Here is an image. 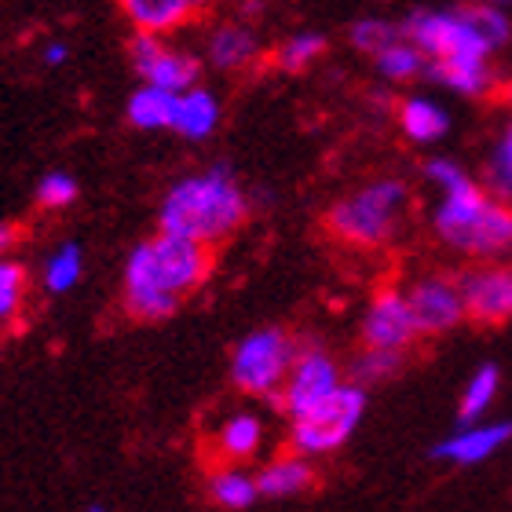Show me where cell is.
I'll return each mask as SVG.
<instances>
[{"instance_id":"obj_1","label":"cell","mask_w":512,"mask_h":512,"mask_svg":"<svg viewBox=\"0 0 512 512\" xmlns=\"http://www.w3.org/2000/svg\"><path fill=\"white\" fill-rule=\"evenodd\" d=\"M213 271V249L158 235L132 249L125 267V308L143 322L169 319Z\"/></svg>"},{"instance_id":"obj_20","label":"cell","mask_w":512,"mask_h":512,"mask_svg":"<svg viewBox=\"0 0 512 512\" xmlns=\"http://www.w3.org/2000/svg\"><path fill=\"white\" fill-rule=\"evenodd\" d=\"M209 59H213L220 70H238L256 59V37L246 26H220L209 41Z\"/></svg>"},{"instance_id":"obj_18","label":"cell","mask_w":512,"mask_h":512,"mask_svg":"<svg viewBox=\"0 0 512 512\" xmlns=\"http://www.w3.org/2000/svg\"><path fill=\"white\" fill-rule=\"evenodd\" d=\"M498 388H502V374H498V366L483 363L476 374L465 381L461 388V399H458V417L465 425H480L483 414L491 410V403L498 399Z\"/></svg>"},{"instance_id":"obj_5","label":"cell","mask_w":512,"mask_h":512,"mask_svg":"<svg viewBox=\"0 0 512 512\" xmlns=\"http://www.w3.org/2000/svg\"><path fill=\"white\" fill-rule=\"evenodd\" d=\"M366 414V388L344 381L330 399H322L319 406H311L308 414L293 417L289 428V447L300 458H319V454H333L341 450L352 432L359 428Z\"/></svg>"},{"instance_id":"obj_36","label":"cell","mask_w":512,"mask_h":512,"mask_svg":"<svg viewBox=\"0 0 512 512\" xmlns=\"http://www.w3.org/2000/svg\"><path fill=\"white\" fill-rule=\"evenodd\" d=\"M88 512H107V509H103V505H92V509H88Z\"/></svg>"},{"instance_id":"obj_22","label":"cell","mask_w":512,"mask_h":512,"mask_svg":"<svg viewBox=\"0 0 512 512\" xmlns=\"http://www.w3.org/2000/svg\"><path fill=\"white\" fill-rule=\"evenodd\" d=\"M209 494L220 509H249L256 502V476L242 469H216L209 480Z\"/></svg>"},{"instance_id":"obj_4","label":"cell","mask_w":512,"mask_h":512,"mask_svg":"<svg viewBox=\"0 0 512 512\" xmlns=\"http://www.w3.org/2000/svg\"><path fill=\"white\" fill-rule=\"evenodd\" d=\"M403 205H406L403 180H377L370 187H363V191L333 202V209L326 213V224L348 246L374 249L392 238Z\"/></svg>"},{"instance_id":"obj_8","label":"cell","mask_w":512,"mask_h":512,"mask_svg":"<svg viewBox=\"0 0 512 512\" xmlns=\"http://www.w3.org/2000/svg\"><path fill=\"white\" fill-rule=\"evenodd\" d=\"M465 319L476 326L512 322V264H476L458 275Z\"/></svg>"},{"instance_id":"obj_15","label":"cell","mask_w":512,"mask_h":512,"mask_svg":"<svg viewBox=\"0 0 512 512\" xmlns=\"http://www.w3.org/2000/svg\"><path fill=\"white\" fill-rule=\"evenodd\" d=\"M399 128H403L414 143H436V139L447 136L450 118H447V110L439 107V103H432V99L410 96V99H403V107H399Z\"/></svg>"},{"instance_id":"obj_26","label":"cell","mask_w":512,"mask_h":512,"mask_svg":"<svg viewBox=\"0 0 512 512\" xmlns=\"http://www.w3.org/2000/svg\"><path fill=\"white\" fill-rule=\"evenodd\" d=\"M461 11H465V19L472 22V30L487 41V48H491V52H498L502 44H509L512 22H509V15H505L502 8H494V4H469V8H461Z\"/></svg>"},{"instance_id":"obj_27","label":"cell","mask_w":512,"mask_h":512,"mask_svg":"<svg viewBox=\"0 0 512 512\" xmlns=\"http://www.w3.org/2000/svg\"><path fill=\"white\" fill-rule=\"evenodd\" d=\"M322 52H326V37L322 33H297V37L282 41V48L275 52V63L282 70H289V74H297V70H308Z\"/></svg>"},{"instance_id":"obj_32","label":"cell","mask_w":512,"mask_h":512,"mask_svg":"<svg viewBox=\"0 0 512 512\" xmlns=\"http://www.w3.org/2000/svg\"><path fill=\"white\" fill-rule=\"evenodd\" d=\"M425 180L432 183V187H439L443 194H454L461 191V187H469L472 176L465 169H461L458 161H450V158H432L425 165Z\"/></svg>"},{"instance_id":"obj_10","label":"cell","mask_w":512,"mask_h":512,"mask_svg":"<svg viewBox=\"0 0 512 512\" xmlns=\"http://www.w3.org/2000/svg\"><path fill=\"white\" fill-rule=\"evenodd\" d=\"M414 341H417V326H414V315H410L406 289L399 286L377 289L363 315V344L370 352L403 355Z\"/></svg>"},{"instance_id":"obj_34","label":"cell","mask_w":512,"mask_h":512,"mask_svg":"<svg viewBox=\"0 0 512 512\" xmlns=\"http://www.w3.org/2000/svg\"><path fill=\"white\" fill-rule=\"evenodd\" d=\"M15 242H19V227H15V224H0V253H8Z\"/></svg>"},{"instance_id":"obj_30","label":"cell","mask_w":512,"mask_h":512,"mask_svg":"<svg viewBox=\"0 0 512 512\" xmlns=\"http://www.w3.org/2000/svg\"><path fill=\"white\" fill-rule=\"evenodd\" d=\"M77 278H81V249L63 246L52 260H48V275H44V282H48L52 293H66V289H74Z\"/></svg>"},{"instance_id":"obj_12","label":"cell","mask_w":512,"mask_h":512,"mask_svg":"<svg viewBox=\"0 0 512 512\" xmlns=\"http://www.w3.org/2000/svg\"><path fill=\"white\" fill-rule=\"evenodd\" d=\"M132 63H136V70L150 88H161V92H172V96L191 92L194 77H198V63L191 55L165 48L154 33H136L132 37Z\"/></svg>"},{"instance_id":"obj_11","label":"cell","mask_w":512,"mask_h":512,"mask_svg":"<svg viewBox=\"0 0 512 512\" xmlns=\"http://www.w3.org/2000/svg\"><path fill=\"white\" fill-rule=\"evenodd\" d=\"M341 384V366H337L333 355H326L322 348H304L297 355L293 370H289L286 388L278 392V406L289 417H300L308 414L311 406H319L322 399H330Z\"/></svg>"},{"instance_id":"obj_21","label":"cell","mask_w":512,"mask_h":512,"mask_svg":"<svg viewBox=\"0 0 512 512\" xmlns=\"http://www.w3.org/2000/svg\"><path fill=\"white\" fill-rule=\"evenodd\" d=\"M260 439H264V425L253 414H235L231 421H224L220 436H216V447H220L224 458L242 461L253 458L256 450H260Z\"/></svg>"},{"instance_id":"obj_29","label":"cell","mask_w":512,"mask_h":512,"mask_svg":"<svg viewBox=\"0 0 512 512\" xmlns=\"http://www.w3.org/2000/svg\"><path fill=\"white\" fill-rule=\"evenodd\" d=\"M403 366V355H395V352H370L366 348L359 359H355L352 366V384H359V388H370V384H381L388 381V377L395 374Z\"/></svg>"},{"instance_id":"obj_9","label":"cell","mask_w":512,"mask_h":512,"mask_svg":"<svg viewBox=\"0 0 512 512\" xmlns=\"http://www.w3.org/2000/svg\"><path fill=\"white\" fill-rule=\"evenodd\" d=\"M410 315H414L417 337H439L465 322V300H461L458 278L421 275L406 286Z\"/></svg>"},{"instance_id":"obj_13","label":"cell","mask_w":512,"mask_h":512,"mask_svg":"<svg viewBox=\"0 0 512 512\" xmlns=\"http://www.w3.org/2000/svg\"><path fill=\"white\" fill-rule=\"evenodd\" d=\"M512 439L509 421H480V425H461L454 436H447L432 450V458L450 461V465H480L491 461L498 450Z\"/></svg>"},{"instance_id":"obj_19","label":"cell","mask_w":512,"mask_h":512,"mask_svg":"<svg viewBox=\"0 0 512 512\" xmlns=\"http://www.w3.org/2000/svg\"><path fill=\"white\" fill-rule=\"evenodd\" d=\"M176 103H180V96L143 85L128 99V121L136 128H172L176 125Z\"/></svg>"},{"instance_id":"obj_3","label":"cell","mask_w":512,"mask_h":512,"mask_svg":"<svg viewBox=\"0 0 512 512\" xmlns=\"http://www.w3.org/2000/svg\"><path fill=\"white\" fill-rule=\"evenodd\" d=\"M432 227L443 246L476 256L480 264H498V256L512 253V205L476 180L439 198Z\"/></svg>"},{"instance_id":"obj_16","label":"cell","mask_w":512,"mask_h":512,"mask_svg":"<svg viewBox=\"0 0 512 512\" xmlns=\"http://www.w3.org/2000/svg\"><path fill=\"white\" fill-rule=\"evenodd\" d=\"M220 121V103L213 99V92L205 88H191L183 92L180 103H176V132L187 139H205Z\"/></svg>"},{"instance_id":"obj_31","label":"cell","mask_w":512,"mask_h":512,"mask_svg":"<svg viewBox=\"0 0 512 512\" xmlns=\"http://www.w3.org/2000/svg\"><path fill=\"white\" fill-rule=\"evenodd\" d=\"M22 289H26V271L11 260H0V319H11L19 311Z\"/></svg>"},{"instance_id":"obj_7","label":"cell","mask_w":512,"mask_h":512,"mask_svg":"<svg viewBox=\"0 0 512 512\" xmlns=\"http://www.w3.org/2000/svg\"><path fill=\"white\" fill-rule=\"evenodd\" d=\"M297 344L282 330H256L235 348L231 381L246 395H278L297 363Z\"/></svg>"},{"instance_id":"obj_33","label":"cell","mask_w":512,"mask_h":512,"mask_svg":"<svg viewBox=\"0 0 512 512\" xmlns=\"http://www.w3.org/2000/svg\"><path fill=\"white\" fill-rule=\"evenodd\" d=\"M74 198H77V183H74V176H66V172L44 176L41 187H37V202H41L44 209H66Z\"/></svg>"},{"instance_id":"obj_23","label":"cell","mask_w":512,"mask_h":512,"mask_svg":"<svg viewBox=\"0 0 512 512\" xmlns=\"http://www.w3.org/2000/svg\"><path fill=\"white\" fill-rule=\"evenodd\" d=\"M428 74L439 85H447L458 96H483L491 88V63H465V66H428Z\"/></svg>"},{"instance_id":"obj_35","label":"cell","mask_w":512,"mask_h":512,"mask_svg":"<svg viewBox=\"0 0 512 512\" xmlns=\"http://www.w3.org/2000/svg\"><path fill=\"white\" fill-rule=\"evenodd\" d=\"M44 63H66V44H48L44 48Z\"/></svg>"},{"instance_id":"obj_24","label":"cell","mask_w":512,"mask_h":512,"mask_svg":"<svg viewBox=\"0 0 512 512\" xmlns=\"http://www.w3.org/2000/svg\"><path fill=\"white\" fill-rule=\"evenodd\" d=\"M348 37H352V44L359 48V52H370L377 59V55L384 52V48H392L395 41H403V22H388V19H359L352 22V30H348Z\"/></svg>"},{"instance_id":"obj_14","label":"cell","mask_w":512,"mask_h":512,"mask_svg":"<svg viewBox=\"0 0 512 512\" xmlns=\"http://www.w3.org/2000/svg\"><path fill=\"white\" fill-rule=\"evenodd\" d=\"M311 483H315L311 461L300 458V454H282V458H275L271 465L260 469V476H256V491L267 494V498H289V494L308 491Z\"/></svg>"},{"instance_id":"obj_6","label":"cell","mask_w":512,"mask_h":512,"mask_svg":"<svg viewBox=\"0 0 512 512\" xmlns=\"http://www.w3.org/2000/svg\"><path fill=\"white\" fill-rule=\"evenodd\" d=\"M406 41L425 55L428 66H465L491 63V48L480 33L472 30L465 11H414L403 22Z\"/></svg>"},{"instance_id":"obj_17","label":"cell","mask_w":512,"mask_h":512,"mask_svg":"<svg viewBox=\"0 0 512 512\" xmlns=\"http://www.w3.org/2000/svg\"><path fill=\"white\" fill-rule=\"evenodd\" d=\"M128 19L136 22L139 33H165V30H176L183 22L191 19L194 4L187 0H128L125 4Z\"/></svg>"},{"instance_id":"obj_2","label":"cell","mask_w":512,"mask_h":512,"mask_svg":"<svg viewBox=\"0 0 512 512\" xmlns=\"http://www.w3.org/2000/svg\"><path fill=\"white\" fill-rule=\"evenodd\" d=\"M249 202L242 187L235 183L231 169L216 165L209 172L187 176L169 191L161 205V235L198 242L213 249L246 224Z\"/></svg>"},{"instance_id":"obj_25","label":"cell","mask_w":512,"mask_h":512,"mask_svg":"<svg viewBox=\"0 0 512 512\" xmlns=\"http://www.w3.org/2000/svg\"><path fill=\"white\" fill-rule=\"evenodd\" d=\"M374 63H377V70L388 77V81H410V77H417L421 70H428V59L417 52L406 37H403V41H395L392 48H384Z\"/></svg>"},{"instance_id":"obj_28","label":"cell","mask_w":512,"mask_h":512,"mask_svg":"<svg viewBox=\"0 0 512 512\" xmlns=\"http://www.w3.org/2000/svg\"><path fill=\"white\" fill-rule=\"evenodd\" d=\"M487 183H491L494 198H505L512 194V121L505 125V132L498 136L491 150V161H487Z\"/></svg>"}]
</instances>
